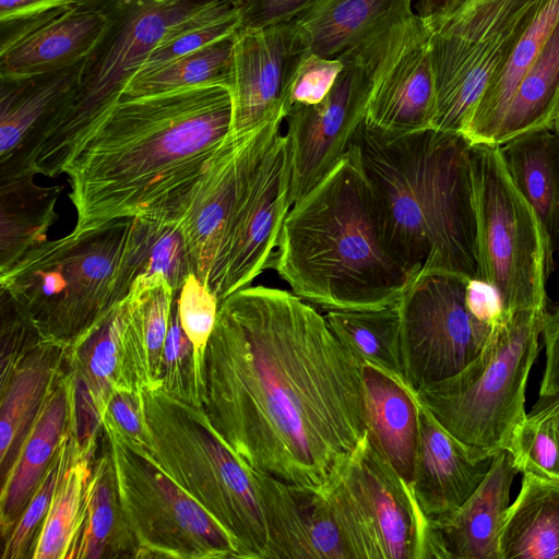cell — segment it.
Masks as SVG:
<instances>
[{
    "label": "cell",
    "mask_w": 559,
    "mask_h": 559,
    "mask_svg": "<svg viewBox=\"0 0 559 559\" xmlns=\"http://www.w3.org/2000/svg\"><path fill=\"white\" fill-rule=\"evenodd\" d=\"M204 411L251 469L310 489L367 431L362 361L292 290L219 302L204 355Z\"/></svg>",
    "instance_id": "6da1fadb"
},
{
    "label": "cell",
    "mask_w": 559,
    "mask_h": 559,
    "mask_svg": "<svg viewBox=\"0 0 559 559\" xmlns=\"http://www.w3.org/2000/svg\"><path fill=\"white\" fill-rule=\"evenodd\" d=\"M231 126L222 84L121 98L63 167L74 229L134 216L180 222Z\"/></svg>",
    "instance_id": "7a4b0ae2"
},
{
    "label": "cell",
    "mask_w": 559,
    "mask_h": 559,
    "mask_svg": "<svg viewBox=\"0 0 559 559\" xmlns=\"http://www.w3.org/2000/svg\"><path fill=\"white\" fill-rule=\"evenodd\" d=\"M469 147L460 133H392L364 120L352 138L389 249L414 278L442 271L479 280Z\"/></svg>",
    "instance_id": "3957f363"
},
{
    "label": "cell",
    "mask_w": 559,
    "mask_h": 559,
    "mask_svg": "<svg viewBox=\"0 0 559 559\" xmlns=\"http://www.w3.org/2000/svg\"><path fill=\"white\" fill-rule=\"evenodd\" d=\"M272 267L294 294L325 311L390 306L414 280L392 255L372 190L349 151L290 206Z\"/></svg>",
    "instance_id": "277c9868"
},
{
    "label": "cell",
    "mask_w": 559,
    "mask_h": 559,
    "mask_svg": "<svg viewBox=\"0 0 559 559\" xmlns=\"http://www.w3.org/2000/svg\"><path fill=\"white\" fill-rule=\"evenodd\" d=\"M106 17L105 29L81 61L73 86L50 117L35 166L50 178L63 167L121 99L129 80L164 40L241 13L246 0H86Z\"/></svg>",
    "instance_id": "5b68a950"
},
{
    "label": "cell",
    "mask_w": 559,
    "mask_h": 559,
    "mask_svg": "<svg viewBox=\"0 0 559 559\" xmlns=\"http://www.w3.org/2000/svg\"><path fill=\"white\" fill-rule=\"evenodd\" d=\"M133 217L74 229L0 272V290L45 340L73 345L128 296Z\"/></svg>",
    "instance_id": "8992f818"
},
{
    "label": "cell",
    "mask_w": 559,
    "mask_h": 559,
    "mask_svg": "<svg viewBox=\"0 0 559 559\" xmlns=\"http://www.w3.org/2000/svg\"><path fill=\"white\" fill-rule=\"evenodd\" d=\"M152 453L234 538L241 559H266L269 536L255 473L212 426L204 408L160 388L142 390Z\"/></svg>",
    "instance_id": "52a82bcc"
},
{
    "label": "cell",
    "mask_w": 559,
    "mask_h": 559,
    "mask_svg": "<svg viewBox=\"0 0 559 559\" xmlns=\"http://www.w3.org/2000/svg\"><path fill=\"white\" fill-rule=\"evenodd\" d=\"M546 313V308L510 312L468 366L416 391L443 428L480 455L508 450L526 417V384Z\"/></svg>",
    "instance_id": "ba28073f"
},
{
    "label": "cell",
    "mask_w": 559,
    "mask_h": 559,
    "mask_svg": "<svg viewBox=\"0 0 559 559\" xmlns=\"http://www.w3.org/2000/svg\"><path fill=\"white\" fill-rule=\"evenodd\" d=\"M102 429L134 559H241L234 538L151 450L127 438L105 417Z\"/></svg>",
    "instance_id": "9c48e42d"
},
{
    "label": "cell",
    "mask_w": 559,
    "mask_h": 559,
    "mask_svg": "<svg viewBox=\"0 0 559 559\" xmlns=\"http://www.w3.org/2000/svg\"><path fill=\"white\" fill-rule=\"evenodd\" d=\"M347 559H431V527L368 432L316 489Z\"/></svg>",
    "instance_id": "30bf717a"
},
{
    "label": "cell",
    "mask_w": 559,
    "mask_h": 559,
    "mask_svg": "<svg viewBox=\"0 0 559 559\" xmlns=\"http://www.w3.org/2000/svg\"><path fill=\"white\" fill-rule=\"evenodd\" d=\"M479 280L504 312L546 308L547 246L533 207L512 181L499 145L469 147Z\"/></svg>",
    "instance_id": "8fae6325"
},
{
    "label": "cell",
    "mask_w": 559,
    "mask_h": 559,
    "mask_svg": "<svg viewBox=\"0 0 559 559\" xmlns=\"http://www.w3.org/2000/svg\"><path fill=\"white\" fill-rule=\"evenodd\" d=\"M471 278L431 271L418 274L399 299L403 374L411 389L448 379L468 366L495 330L467 304Z\"/></svg>",
    "instance_id": "7c38bea8"
},
{
    "label": "cell",
    "mask_w": 559,
    "mask_h": 559,
    "mask_svg": "<svg viewBox=\"0 0 559 559\" xmlns=\"http://www.w3.org/2000/svg\"><path fill=\"white\" fill-rule=\"evenodd\" d=\"M292 158L282 132L243 185L206 287L223 301L271 267L292 206Z\"/></svg>",
    "instance_id": "4fadbf2b"
},
{
    "label": "cell",
    "mask_w": 559,
    "mask_h": 559,
    "mask_svg": "<svg viewBox=\"0 0 559 559\" xmlns=\"http://www.w3.org/2000/svg\"><path fill=\"white\" fill-rule=\"evenodd\" d=\"M344 68L325 98L293 106L285 120L292 158L290 202L302 198L347 153L372 85L370 36L341 56Z\"/></svg>",
    "instance_id": "5bb4252c"
},
{
    "label": "cell",
    "mask_w": 559,
    "mask_h": 559,
    "mask_svg": "<svg viewBox=\"0 0 559 559\" xmlns=\"http://www.w3.org/2000/svg\"><path fill=\"white\" fill-rule=\"evenodd\" d=\"M372 85L364 121L405 133L431 128L435 75L430 28L413 10L370 35Z\"/></svg>",
    "instance_id": "9a60e30c"
},
{
    "label": "cell",
    "mask_w": 559,
    "mask_h": 559,
    "mask_svg": "<svg viewBox=\"0 0 559 559\" xmlns=\"http://www.w3.org/2000/svg\"><path fill=\"white\" fill-rule=\"evenodd\" d=\"M1 310V480L15 463L55 382L69 346L43 338L0 292Z\"/></svg>",
    "instance_id": "2e32d148"
},
{
    "label": "cell",
    "mask_w": 559,
    "mask_h": 559,
    "mask_svg": "<svg viewBox=\"0 0 559 559\" xmlns=\"http://www.w3.org/2000/svg\"><path fill=\"white\" fill-rule=\"evenodd\" d=\"M283 118L239 135H229L209 160L193 187L179 222L194 267L206 285L238 195L274 139Z\"/></svg>",
    "instance_id": "e0dca14e"
},
{
    "label": "cell",
    "mask_w": 559,
    "mask_h": 559,
    "mask_svg": "<svg viewBox=\"0 0 559 559\" xmlns=\"http://www.w3.org/2000/svg\"><path fill=\"white\" fill-rule=\"evenodd\" d=\"M309 51L296 21L237 29L233 56L231 135L287 116L294 73Z\"/></svg>",
    "instance_id": "ac0fdd59"
},
{
    "label": "cell",
    "mask_w": 559,
    "mask_h": 559,
    "mask_svg": "<svg viewBox=\"0 0 559 559\" xmlns=\"http://www.w3.org/2000/svg\"><path fill=\"white\" fill-rule=\"evenodd\" d=\"M106 17L86 0L0 22V79H19L76 64L102 37Z\"/></svg>",
    "instance_id": "d6986e66"
},
{
    "label": "cell",
    "mask_w": 559,
    "mask_h": 559,
    "mask_svg": "<svg viewBox=\"0 0 559 559\" xmlns=\"http://www.w3.org/2000/svg\"><path fill=\"white\" fill-rule=\"evenodd\" d=\"M538 8L481 41H467L430 29L435 75L431 128L463 135L475 106Z\"/></svg>",
    "instance_id": "ffe728a7"
},
{
    "label": "cell",
    "mask_w": 559,
    "mask_h": 559,
    "mask_svg": "<svg viewBox=\"0 0 559 559\" xmlns=\"http://www.w3.org/2000/svg\"><path fill=\"white\" fill-rule=\"evenodd\" d=\"M418 441L411 493L428 522L457 510L477 489L493 456L480 455L452 436L417 400Z\"/></svg>",
    "instance_id": "44dd1931"
},
{
    "label": "cell",
    "mask_w": 559,
    "mask_h": 559,
    "mask_svg": "<svg viewBox=\"0 0 559 559\" xmlns=\"http://www.w3.org/2000/svg\"><path fill=\"white\" fill-rule=\"evenodd\" d=\"M80 63L19 79H0V181L37 175L46 126L78 79Z\"/></svg>",
    "instance_id": "7402d4cb"
},
{
    "label": "cell",
    "mask_w": 559,
    "mask_h": 559,
    "mask_svg": "<svg viewBox=\"0 0 559 559\" xmlns=\"http://www.w3.org/2000/svg\"><path fill=\"white\" fill-rule=\"evenodd\" d=\"M254 473L269 536L266 559H347L316 489Z\"/></svg>",
    "instance_id": "603a6c76"
},
{
    "label": "cell",
    "mask_w": 559,
    "mask_h": 559,
    "mask_svg": "<svg viewBox=\"0 0 559 559\" xmlns=\"http://www.w3.org/2000/svg\"><path fill=\"white\" fill-rule=\"evenodd\" d=\"M518 473L508 450L493 456L472 496L450 515L430 523L435 559H501L500 530Z\"/></svg>",
    "instance_id": "cb8c5ba5"
},
{
    "label": "cell",
    "mask_w": 559,
    "mask_h": 559,
    "mask_svg": "<svg viewBox=\"0 0 559 559\" xmlns=\"http://www.w3.org/2000/svg\"><path fill=\"white\" fill-rule=\"evenodd\" d=\"M75 432L74 383L68 362L55 382L17 459L1 480L0 532H12L66 436Z\"/></svg>",
    "instance_id": "d4e9b609"
},
{
    "label": "cell",
    "mask_w": 559,
    "mask_h": 559,
    "mask_svg": "<svg viewBox=\"0 0 559 559\" xmlns=\"http://www.w3.org/2000/svg\"><path fill=\"white\" fill-rule=\"evenodd\" d=\"M176 295L164 275H140L122 301L123 361L133 390L160 386L163 352Z\"/></svg>",
    "instance_id": "484cf974"
},
{
    "label": "cell",
    "mask_w": 559,
    "mask_h": 559,
    "mask_svg": "<svg viewBox=\"0 0 559 559\" xmlns=\"http://www.w3.org/2000/svg\"><path fill=\"white\" fill-rule=\"evenodd\" d=\"M362 371L368 436L411 491L418 441L416 391L368 362Z\"/></svg>",
    "instance_id": "4316f807"
},
{
    "label": "cell",
    "mask_w": 559,
    "mask_h": 559,
    "mask_svg": "<svg viewBox=\"0 0 559 559\" xmlns=\"http://www.w3.org/2000/svg\"><path fill=\"white\" fill-rule=\"evenodd\" d=\"M499 148L512 181L540 222L550 273L559 253V138L544 128L519 134Z\"/></svg>",
    "instance_id": "83f0119b"
},
{
    "label": "cell",
    "mask_w": 559,
    "mask_h": 559,
    "mask_svg": "<svg viewBox=\"0 0 559 559\" xmlns=\"http://www.w3.org/2000/svg\"><path fill=\"white\" fill-rule=\"evenodd\" d=\"M412 10L413 0H318L296 22L309 51L338 58Z\"/></svg>",
    "instance_id": "f1b7e54d"
},
{
    "label": "cell",
    "mask_w": 559,
    "mask_h": 559,
    "mask_svg": "<svg viewBox=\"0 0 559 559\" xmlns=\"http://www.w3.org/2000/svg\"><path fill=\"white\" fill-rule=\"evenodd\" d=\"M559 21V0H544L500 71L475 106L463 135L471 144L495 145L512 96Z\"/></svg>",
    "instance_id": "f546056e"
},
{
    "label": "cell",
    "mask_w": 559,
    "mask_h": 559,
    "mask_svg": "<svg viewBox=\"0 0 559 559\" xmlns=\"http://www.w3.org/2000/svg\"><path fill=\"white\" fill-rule=\"evenodd\" d=\"M501 559H559V483L523 474L499 537Z\"/></svg>",
    "instance_id": "4dcf8cb0"
},
{
    "label": "cell",
    "mask_w": 559,
    "mask_h": 559,
    "mask_svg": "<svg viewBox=\"0 0 559 559\" xmlns=\"http://www.w3.org/2000/svg\"><path fill=\"white\" fill-rule=\"evenodd\" d=\"M97 438L76 441L40 532L32 559H73L85 520Z\"/></svg>",
    "instance_id": "1f68e13d"
},
{
    "label": "cell",
    "mask_w": 559,
    "mask_h": 559,
    "mask_svg": "<svg viewBox=\"0 0 559 559\" xmlns=\"http://www.w3.org/2000/svg\"><path fill=\"white\" fill-rule=\"evenodd\" d=\"M35 175L0 181V272L47 240L62 186L41 187Z\"/></svg>",
    "instance_id": "d6a6232c"
},
{
    "label": "cell",
    "mask_w": 559,
    "mask_h": 559,
    "mask_svg": "<svg viewBox=\"0 0 559 559\" xmlns=\"http://www.w3.org/2000/svg\"><path fill=\"white\" fill-rule=\"evenodd\" d=\"M110 455L95 457L85 520L73 559L134 558Z\"/></svg>",
    "instance_id": "836d02e7"
},
{
    "label": "cell",
    "mask_w": 559,
    "mask_h": 559,
    "mask_svg": "<svg viewBox=\"0 0 559 559\" xmlns=\"http://www.w3.org/2000/svg\"><path fill=\"white\" fill-rule=\"evenodd\" d=\"M559 110V21L519 83L495 145L530 131L554 127Z\"/></svg>",
    "instance_id": "e575fe53"
},
{
    "label": "cell",
    "mask_w": 559,
    "mask_h": 559,
    "mask_svg": "<svg viewBox=\"0 0 559 559\" xmlns=\"http://www.w3.org/2000/svg\"><path fill=\"white\" fill-rule=\"evenodd\" d=\"M324 317L340 342L360 361L405 381L399 300L380 309L326 310Z\"/></svg>",
    "instance_id": "d590c367"
},
{
    "label": "cell",
    "mask_w": 559,
    "mask_h": 559,
    "mask_svg": "<svg viewBox=\"0 0 559 559\" xmlns=\"http://www.w3.org/2000/svg\"><path fill=\"white\" fill-rule=\"evenodd\" d=\"M235 33L150 72L132 76L124 86L121 98L150 96L209 84H222L230 88Z\"/></svg>",
    "instance_id": "8d00e7d4"
},
{
    "label": "cell",
    "mask_w": 559,
    "mask_h": 559,
    "mask_svg": "<svg viewBox=\"0 0 559 559\" xmlns=\"http://www.w3.org/2000/svg\"><path fill=\"white\" fill-rule=\"evenodd\" d=\"M131 255L136 277L162 274L176 294H179L186 280L194 274L191 254L179 222L134 216Z\"/></svg>",
    "instance_id": "74e56055"
},
{
    "label": "cell",
    "mask_w": 559,
    "mask_h": 559,
    "mask_svg": "<svg viewBox=\"0 0 559 559\" xmlns=\"http://www.w3.org/2000/svg\"><path fill=\"white\" fill-rule=\"evenodd\" d=\"M544 0H450L437 15L424 19L432 32L481 41L501 33Z\"/></svg>",
    "instance_id": "f35d334b"
},
{
    "label": "cell",
    "mask_w": 559,
    "mask_h": 559,
    "mask_svg": "<svg viewBox=\"0 0 559 559\" xmlns=\"http://www.w3.org/2000/svg\"><path fill=\"white\" fill-rule=\"evenodd\" d=\"M508 451L522 474L559 483V423L544 397L515 429Z\"/></svg>",
    "instance_id": "ab89813d"
},
{
    "label": "cell",
    "mask_w": 559,
    "mask_h": 559,
    "mask_svg": "<svg viewBox=\"0 0 559 559\" xmlns=\"http://www.w3.org/2000/svg\"><path fill=\"white\" fill-rule=\"evenodd\" d=\"M159 388L177 400L204 408V358L197 354L180 324L177 301L164 345Z\"/></svg>",
    "instance_id": "60d3db41"
},
{
    "label": "cell",
    "mask_w": 559,
    "mask_h": 559,
    "mask_svg": "<svg viewBox=\"0 0 559 559\" xmlns=\"http://www.w3.org/2000/svg\"><path fill=\"white\" fill-rule=\"evenodd\" d=\"M76 441L74 431L69 432L63 439L22 516L3 539L1 559H32L37 536L58 484L71 462Z\"/></svg>",
    "instance_id": "b9f144b4"
},
{
    "label": "cell",
    "mask_w": 559,
    "mask_h": 559,
    "mask_svg": "<svg viewBox=\"0 0 559 559\" xmlns=\"http://www.w3.org/2000/svg\"><path fill=\"white\" fill-rule=\"evenodd\" d=\"M177 299L180 324L197 354L204 358L209 338L216 323L219 301L217 297L191 274Z\"/></svg>",
    "instance_id": "7bdbcfd3"
},
{
    "label": "cell",
    "mask_w": 559,
    "mask_h": 559,
    "mask_svg": "<svg viewBox=\"0 0 559 559\" xmlns=\"http://www.w3.org/2000/svg\"><path fill=\"white\" fill-rule=\"evenodd\" d=\"M240 16L241 13H237L222 17L187 28L169 37L148 55L134 75L150 72L167 62L235 33L239 28Z\"/></svg>",
    "instance_id": "ee69618b"
},
{
    "label": "cell",
    "mask_w": 559,
    "mask_h": 559,
    "mask_svg": "<svg viewBox=\"0 0 559 559\" xmlns=\"http://www.w3.org/2000/svg\"><path fill=\"white\" fill-rule=\"evenodd\" d=\"M344 68L338 58H324L308 51L297 67L287 97V114L296 105H314L322 102L333 87Z\"/></svg>",
    "instance_id": "f6af8a7d"
},
{
    "label": "cell",
    "mask_w": 559,
    "mask_h": 559,
    "mask_svg": "<svg viewBox=\"0 0 559 559\" xmlns=\"http://www.w3.org/2000/svg\"><path fill=\"white\" fill-rule=\"evenodd\" d=\"M103 417L107 418L127 438L152 450L142 391L126 389L114 390Z\"/></svg>",
    "instance_id": "bcb514c9"
},
{
    "label": "cell",
    "mask_w": 559,
    "mask_h": 559,
    "mask_svg": "<svg viewBox=\"0 0 559 559\" xmlns=\"http://www.w3.org/2000/svg\"><path fill=\"white\" fill-rule=\"evenodd\" d=\"M318 0H246L238 29H259L298 20Z\"/></svg>",
    "instance_id": "7dc6e473"
},
{
    "label": "cell",
    "mask_w": 559,
    "mask_h": 559,
    "mask_svg": "<svg viewBox=\"0 0 559 559\" xmlns=\"http://www.w3.org/2000/svg\"><path fill=\"white\" fill-rule=\"evenodd\" d=\"M546 364L539 396L559 393V307L547 312L543 328Z\"/></svg>",
    "instance_id": "c3c4849f"
},
{
    "label": "cell",
    "mask_w": 559,
    "mask_h": 559,
    "mask_svg": "<svg viewBox=\"0 0 559 559\" xmlns=\"http://www.w3.org/2000/svg\"><path fill=\"white\" fill-rule=\"evenodd\" d=\"M58 0H0V22H9L50 9Z\"/></svg>",
    "instance_id": "681fc988"
},
{
    "label": "cell",
    "mask_w": 559,
    "mask_h": 559,
    "mask_svg": "<svg viewBox=\"0 0 559 559\" xmlns=\"http://www.w3.org/2000/svg\"><path fill=\"white\" fill-rule=\"evenodd\" d=\"M450 0H419L417 14L423 19H430L440 13Z\"/></svg>",
    "instance_id": "f907efd6"
},
{
    "label": "cell",
    "mask_w": 559,
    "mask_h": 559,
    "mask_svg": "<svg viewBox=\"0 0 559 559\" xmlns=\"http://www.w3.org/2000/svg\"><path fill=\"white\" fill-rule=\"evenodd\" d=\"M540 397H544L547 401V403L552 407L559 423V393Z\"/></svg>",
    "instance_id": "816d5d0a"
},
{
    "label": "cell",
    "mask_w": 559,
    "mask_h": 559,
    "mask_svg": "<svg viewBox=\"0 0 559 559\" xmlns=\"http://www.w3.org/2000/svg\"><path fill=\"white\" fill-rule=\"evenodd\" d=\"M552 130L555 131V133H556V134L558 135V138H559V110H558V114H557V117H556V120H555V123H554Z\"/></svg>",
    "instance_id": "f5cc1de1"
}]
</instances>
